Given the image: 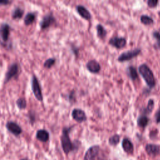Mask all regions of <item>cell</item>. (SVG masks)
<instances>
[{
  "label": "cell",
  "mask_w": 160,
  "mask_h": 160,
  "mask_svg": "<svg viewBox=\"0 0 160 160\" xmlns=\"http://www.w3.org/2000/svg\"><path fill=\"white\" fill-rule=\"evenodd\" d=\"M158 15H159V18H160V11H158Z\"/></svg>",
  "instance_id": "cell-33"
},
{
  "label": "cell",
  "mask_w": 160,
  "mask_h": 160,
  "mask_svg": "<svg viewBox=\"0 0 160 160\" xmlns=\"http://www.w3.org/2000/svg\"><path fill=\"white\" fill-rule=\"evenodd\" d=\"M71 49H72V51L73 52V53H74L76 56H78L79 49H78V47L74 46H71Z\"/></svg>",
  "instance_id": "cell-31"
},
{
  "label": "cell",
  "mask_w": 160,
  "mask_h": 160,
  "mask_svg": "<svg viewBox=\"0 0 160 160\" xmlns=\"http://www.w3.org/2000/svg\"><path fill=\"white\" fill-rule=\"evenodd\" d=\"M154 101L153 99H149L147 106L144 108H142V109L141 110V112H142V114L144 115H148L149 114L151 113L152 109H154Z\"/></svg>",
  "instance_id": "cell-18"
},
{
  "label": "cell",
  "mask_w": 160,
  "mask_h": 160,
  "mask_svg": "<svg viewBox=\"0 0 160 160\" xmlns=\"http://www.w3.org/2000/svg\"><path fill=\"white\" fill-rule=\"evenodd\" d=\"M154 118H155L156 122L160 123V107L156 111V112L154 114Z\"/></svg>",
  "instance_id": "cell-29"
},
{
  "label": "cell",
  "mask_w": 160,
  "mask_h": 160,
  "mask_svg": "<svg viewBox=\"0 0 160 160\" xmlns=\"http://www.w3.org/2000/svg\"><path fill=\"white\" fill-rule=\"evenodd\" d=\"M100 151V148L98 145L91 146L86 152L84 160H94L98 155Z\"/></svg>",
  "instance_id": "cell-7"
},
{
  "label": "cell",
  "mask_w": 160,
  "mask_h": 160,
  "mask_svg": "<svg viewBox=\"0 0 160 160\" xmlns=\"http://www.w3.org/2000/svg\"><path fill=\"white\" fill-rule=\"evenodd\" d=\"M122 147L124 152L128 154H132L134 152V146L132 142L128 138H124L122 142Z\"/></svg>",
  "instance_id": "cell-14"
},
{
  "label": "cell",
  "mask_w": 160,
  "mask_h": 160,
  "mask_svg": "<svg viewBox=\"0 0 160 160\" xmlns=\"http://www.w3.org/2000/svg\"><path fill=\"white\" fill-rule=\"evenodd\" d=\"M69 96V101L71 102H74L76 101V96H75V92L74 91H72L68 95Z\"/></svg>",
  "instance_id": "cell-30"
},
{
  "label": "cell",
  "mask_w": 160,
  "mask_h": 160,
  "mask_svg": "<svg viewBox=\"0 0 160 160\" xmlns=\"http://www.w3.org/2000/svg\"><path fill=\"white\" fill-rule=\"evenodd\" d=\"M126 43L127 41L124 37L113 36L109 40V44L110 45L119 49L123 48L126 45Z\"/></svg>",
  "instance_id": "cell-5"
},
{
  "label": "cell",
  "mask_w": 160,
  "mask_h": 160,
  "mask_svg": "<svg viewBox=\"0 0 160 160\" xmlns=\"http://www.w3.org/2000/svg\"><path fill=\"white\" fill-rule=\"evenodd\" d=\"M138 71L149 88L155 87L156 79L154 73L146 64H141L138 67Z\"/></svg>",
  "instance_id": "cell-1"
},
{
  "label": "cell",
  "mask_w": 160,
  "mask_h": 160,
  "mask_svg": "<svg viewBox=\"0 0 160 160\" xmlns=\"http://www.w3.org/2000/svg\"><path fill=\"white\" fill-rule=\"evenodd\" d=\"M23 14H24V11L22 9H21L20 8L17 7L13 10V11L12 12V17L14 19H20L22 18Z\"/></svg>",
  "instance_id": "cell-23"
},
{
  "label": "cell",
  "mask_w": 160,
  "mask_h": 160,
  "mask_svg": "<svg viewBox=\"0 0 160 160\" xmlns=\"http://www.w3.org/2000/svg\"><path fill=\"white\" fill-rule=\"evenodd\" d=\"M36 138L39 141L46 142L49 139V133L46 129H39L36 132Z\"/></svg>",
  "instance_id": "cell-15"
},
{
  "label": "cell",
  "mask_w": 160,
  "mask_h": 160,
  "mask_svg": "<svg viewBox=\"0 0 160 160\" xmlns=\"http://www.w3.org/2000/svg\"><path fill=\"white\" fill-rule=\"evenodd\" d=\"M152 36L156 39L155 47L157 49H160V32L158 31H154L152 32Z\"/></svg>",
  "instance_id": "cell-25"
},
{
  "label": "cell",
  "mask_w": 160,
  "mask_h": 160,
  "mask_svg": "<svg viewBox=\"0 0 160 160\" xmlns=\"http://www.w3.org/2000/svg\"><path fill=\"white\" fill-rule=\"evenodd\" d=\"M18 66L17 64L14 63L10 66V67L8 69V71H7L5 76V82H8L11 78L16 76L18 72Z\"/></svg>",
  "instance_id": "cell-12"
},
{
  "label": "cell",
  "mask_w": 160,
  "mask_h": 160,
  "mask_svg": "<svg viewBox=\"0 0 160 160\" xmlns=\"http://www.w3.org/2000/svg\"><path fill=\"white\" fill-rule=\"evenodd\" d=\"M16 104L18 106V107L20 109H25L26 107V101L24 98H19L17 101H16Z\"/></svg>",
  "instance_id": "cell-26"
},
{
  "label": "cell",
  "mask_w": 160,
  "mask_h": 160,
  "mask_svg": "<svg viewBox=\"0 0 160 160\" xmlns=\"http://www.w3.org/2000/svg\"><path fill=\"white\" fill-rule=\"evenodd\" d=\"M76 11L78 12V14L84 19L86 20H90L92 18V16L89 11L83 5H77L76 7Z\"/></svg>",
  "instance_id": "cell-11"
},
{
  "label": "cell",
  "mask_w": 160,
  "mask_h": 160,
  "mask_svg": "<svg viewBox=\"0 0 160 160\" xmlns=\"http://www.w3.org/2000/svg\"><path fill=\"white\" fill-rule=\"evenodd\" d=\"M10 2H11L8 0H0V4H2V5H7Z\"/></svg>",
  "instance_id": "cell-32"
},
{
  "label": "cell",
  "mask_w": 160,
  "mask_h": 160,
  "mask_svg": "<svg viewBox=\"0 0 160 160\" xmlns=\"http://www.w3.org/2000/svg\"><path fill=\"white\" fill-rule=\"evenodd\" d=\"M159 3L158 0H148L147 1V4L148 6L151 8H156Z\"/></svg>",
  "instance_id": "cell-28"
},
{
  "label": "cell",
  "mask_w": 160,
  "mask_h": 160,
  "mask_svg": "<svg viewBox=\"0 0 160 160\" xmlns=\"http://www.w3.org/2000/svg\"><path fill=\"white\" fill-rule=\"evenodd\" d=\"M35 18H36V16L34 13L32 12L28 13L24 18V24L27 26L32 24L35 20Z\"/></svg>",
  "instance_id": "cell-22"
},
{
  "label": "cell",
  "mask_w": 160,
  "mask_h": 160,
  "mask_svg": "<svg viewBox=\"0 0 160 160\" xmlns=\"http://www.w3.org/2000/svg\"><path fill=\"white\" fill-rule=\"evenodd\" d=\"M9 29H10V27L6 23V24H2V25L1 27V29H0L1 36L4 41H8V39L9 38Z\"/></svg>",
  "instance_id": "cell-17"
},
{
  "label": "cell",
  "mask_w": 160,
  "mask_h": 160,
  "mask_svg": "<svg viewBox=\"0 0 160 160\" xmlns=\"http://www.w3.org/2000/svg\"><path fill=\"white\" fill-rule=\"evenodd\" d=\"M56 62V59L54 58H49L44 62V66L46 68H51Z\"/></svg>",
  "instance_id": "cell-27"
},
{
  "label": "cell",
  "mask_w": 160,
  "mask_h": 160,
  "mask_svg": "<svg viewBox=\"0 0 160 160\" xmlns=\"http://www.w3.org/2000/svg\"><path fill=\"white\" fill-rule=\"evenodd\" d=\"M21 160H26V159H21Z\"/></svg>",
  "instance_id": "cell-34"
},
{
  "label": "cell",
  "mask_w": 160,
  "mask_h": 160,
  "mask_svg": "<svg viewBox=\"0 0 160 160\" xmlns=\"http://www.w3.org/2000/svg\"><path fill=\"white\" fill-rule=\"evenodd\" d=\"M140 21L145 25H151L154 23V19L151 16L146 14H142L141 16Z\"/></svg>",
  "instance_id": "cell-21"
},
{
  "label": "cell",
  "mask_w": 160,
  "mask_h": 160,
  "mask_svg": "<svg viewBox=\"0 0 160 160\" xmlns=\"http://www.w3.org/2000/svg\"><path fill=\"white\" fill-rule=\"evenodd\" d=\"M127 74L129 78L132 81L138 78V73L136 69L132 66H129L127 68Z\"/></svg>",
  "instance_id": "cell-19"
},
{
  "label": "cell",
  "mask_w": 160,
  "mask_h": 160,
  "mask_svg": "<svg viewBox=\"0 0 160 160\" xmlns=\"http://www.w3.org/2000/svg\"><path fill=\"white\" fill-rule=\"evenodd\" d=\"M141 52V49L140 48H134L130 49L129 51L122 52L118 58V61L120 62H123L125 61H130L131 59L137 57Z\"/></svg>",
  "instance_id": "cell-3"
},
{
  "label": "cell",
  "mask_w": 160,
  "mask_h": 160,
  "mask_svg": "<svg viewBox=\"0 0 160 160\" xmlns=\"http://www.w3.org/2000/svg\"><path fill=\"white\" fill-rule=\"evenodd\" d=\"M96 31H97V36L99 38L103 39L106 38L107 35V31L102 24H97Z\"/></svg>",
  "instance_id": "cell-20"
},
{
  "label": "cell",
  "mask_w": 160,
  "mask_h": 160,
  "mask_svg": "<svg viewBox=\"0 0 160 160\" xmlns=\"http://www.w3.org/2000/svg\"><path fill=\"white\" fill-rule=\"evenodd\" d=\"M31 88H32V92L36 97V98L39 101H42V91H41V88L40 86V84L39 83L38 79L36 78L35 75H33L31 79Z\"/></svg>",
  "instance_id": "cell-4"
},
{
  "label": "cell",
  "mask_w": 160,
  "mask_h": 160,
  "mask_svg": "<svg viewBox=\"0 0 160 160\" xmlns=\"http://www.w3.org/2000/svg\"><path fill=\"white\" fill-rule=\"evenodd\" d=\"M87 69L91 73L97 74L101 71V67L100 64L95 59L89 60L86 65Z\"/></svg>",
  "instance_id": "cell-10"
},
{
  "label": "cell",
  "mask_w": 160,
  "mask_h": 160,
  "mask_svg": "<svg viewBox=\"0 0 160 160\" xmlns=\"http://www.w3.org/2000/svg\"><path fill=\"white\" fill-rule=\"evenodd\" d=\"M56 21L55 18L52 14H48L45 15L42 21L40 22V27L42 29H46L51 26Z\"/></svg>",
  "instance_id": "cell-9"
},
{
  "label": "cell",
  "mask_w": 160,
  "mask_h": 160,
  "mask_svg": "<svg viewBox=\"0 0 160 160\" xmlns=\"http://www.w3.org/2000/svg\"><path fill=\"white\" fill-rule=\"evenodd\" d=\"M149 122V118L144 114H141L137 119V124L139 128H145Z\"/></svg>",
  "instance_id": "cell-16"
},
{
  "label": "cell",
  "mask_w": 160,
  "mask_h": 160,
  "mask_svg": "<svg viewBox=\"0 0 160 160\" xmlns=\"http://www.w3.org/2000/svg\"><path fill=\"white\" fill-rule=\"evenodd\" d=\"M72 128V126L64 127L62 129V134L61 136V146L64 152L66 154H68L70 152L72 151L76 148L74 144L71 142L69 137V132Z\"/></svg>",
  "instance_id": "cell-2"
},
{
  "label": "cell",
  "mask_w": 160,
  "mask_h": 160,
  "mask_svg": "<svg viewBox=\"0 0 160 160\" xmlns=\"http://www.w3.org/2000/svg\"><path fill=\"white\" fill-rule=\"evenodd\" d=\"M145 150L149 156H156L160 152V146L157 144H148L145 146Z\"/></svg>",
  "instance_id": "cell-13"
},
{
  "label": "cell",
  "mask_w": 160,
  "mask_h": 160,
  "mask_svg": "<svg viewBox=\"0 0 160 160\" xmlns=\"http://www.w3.org/2000/svg\"><path fill=\"white\" fill-rule=\"evenodd\" d=\"M109 144L111 146H116L120 141V136L119 134H114L109 138Z\"/></svg>",
  "instance_id": "cell-24"
},
{
  "label": "cell",
  "mask_w": 160,
  "mask_h": 160,
  "mask_svg": "<svg viewBox=\"0 0 160 160\" xmlns=\"http://www.w3.org/2000/svg\"><path fill=\"white\" fill-rule=\"evenodd\" d=\"M71 116L74 120L79 123L86 121L88 119L84 111L80 108L73 109L71 112Z\"/></svg>",
  "instance_id": "cell-6"
},
{
  "label": "cell",
  "mask_w": 160,
  "mask_h": 160,
  "mask_svg": "<svg viewBox=\"0 0 160 160\" xmlns=\"http://www.w3.org/2000/svg\"><path fill=\"white\" fill-rule=\"evenodd\" d=\"M7 129L16 136L20 135L22 132V128L16 122L13 121H9L6 123Z\"/></svg>",
  "instance_id": "cell-8"
}]
</instances>
